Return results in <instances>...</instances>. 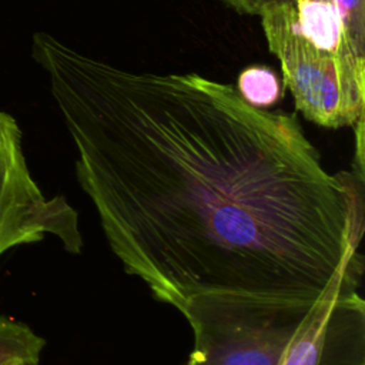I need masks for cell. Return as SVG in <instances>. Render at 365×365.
Segmentation results:
<instances>
[{"label":"cell","mask_w":365,"mask_h":365,"mask_svg":"<svg viewBox=\"0 0 365 365\" xmlns=\"http://www.w3.org/2000/svg\"><path fill=\"white\" fill-rule=\"evenodd\" d=\"M31 56L111 251L157 299L180 312L198 294L312 305L339 272L362 271L364 177L329 174L295 114L41 31Z\"/></svg>","instance_id":"cell-1"},{"label":"cell","mask_w":365,"mask_h":365,"mask_svg":"<svg viewBox=\"0 0 365 365\" xmlns=\"http://www.w3.org/2000/svg\"><path fill=\"white\" fill-rule=\"evenodd\" d=\"M268 48L305 118L325 128L354 125L364 117L365 64L305 40L294 23L292 1L259 16Z\"/></svg>","instance_id":"cell-2"},{"label":"cell","mask_w":365,"mask_h":365,"mask_svg":"<svg viewBox=\"0 0 365 365\" xmlns=\"http://www.w3.org/2000/svg\"><path fill=\"white\" fill-rule=\"evenodd\" d=\"M309 308L230 294L194 295L181 309L194 335L185 365H278Z\"/></svg>","instance_id":"cell-3"},{"label":"cell","mask_w":365,"mask_h":365,"mask_svg":"<svg viewBox=\"0 0 365 365\" xmlns=\"http://www.w3.org/2000/svg\"><path fill=\"white\" fill-rule=\"evenodd\" d=\"M46 235L71 254L83 248L77 211L61 195H44L29 170L16 118L0 110V257Z\"/></svg>","instance_id":"cell-4"},{"label":"cell","mask_w":365,"mask_h":365,"mask_svg":"<svg viewBox=\"0 0 365 365\" xmlns=\"http://www.w3.org/2000/svg\"><path fill=\"white\" fill-rule=\"evenodd\" d=\"M362 271L339 272L311 305L278 365H321L332 314L341 299L356 292Z\"/></svg>","instance_id":"cell-5"},{"label":"cell","mask_w":365,"mask_h":365,"mask_svg":"<svg viewBox=\"0 0 365 365\" xmlns=\"http://www.w3.org/2000/svg\"><path fill=\"white\" fill-rule=\"evenodd\" d=\"M364 312L336 311L329 322L321 365H365Z\"/></svg>","instance_id":"cell-6"},{"label":"cell","mask_w":365,"mask_h":365,"mask_svg":"<svg viewBox=\"0 0 365 365\" xmlns=\"http://www.w3.org/2000/svg\"><path fill=\"white\" fill-rule=\"evenodd\" d=\"M44 345L27 324L0 315V365H38Z\"/></svg>","instance_id":"cell-7"},{"label":"cell","mask_w":365,"mask_h":365,"mask_svg":"<svg viewBox=\"0 0 365 365\" xmlns=\"http://www.w3.org/2000/svg\"><path fill=\"white\" fill-rule=\"evenodd\" d=\"M237 91L245 103L255 108L275 106L282 97V88L277 74L267 66H250L237 80Z\"/></svg>","instance_id":"cell-8"},{"label":"cell","mask_w":365,"mask_h":365,"mask_svg":"<svg viewBox=\"0 0 365 365\" xmlns=\"http://www.w3.org/2000/svg\"><path fill=\"white\" fill-rule=\"evenodd\" d=\"M355 56L365 61V0H331Z\"/></svg>","instance_id":"cell-9"},{"label":"cell","mask_w":365,"mask_h":365,"mask_svg":"<svg viewBox=\"0 0 365 365\" xmlns=\"http://www.w3.org/2000/svg\"><path fill=\"white\" fill-rule=\"evenodd\" d=\"M224 4L230 6L240 14H250V16H261L264 10L272 6L291 3L294 0H220Z\"/></svg>","instance_id":"cell-10"}]
</instances>
